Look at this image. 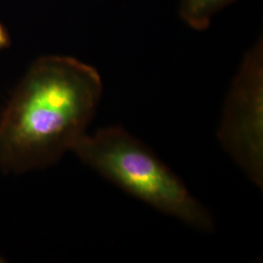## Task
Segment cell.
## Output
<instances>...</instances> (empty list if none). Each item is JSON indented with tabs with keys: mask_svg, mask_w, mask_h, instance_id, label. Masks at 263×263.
I'll list each match as a JSON object with an SVG mask.
<instances>
[{
	"mask_svg": "<svg viewBox=\"0 0 263 263\" xmlns=\"http://www.w3.org/2000/svg\"><path fill=\"white\" fill-rule=\"evenodd\" d=\"M102 94L93 66L70 57L38 59L0 116V168L40 169L73 151Z\"/></svg>",
	"mask_w": 263,
	"mask_h": 263,
	"instance_id": "6da1fadb",
	"label": "cell"
},
{
	"mask_svg": "<svg viewBox=\"0 0 263 263\" xmlns=\"http://www.w3.org/2000/svg\"><path fill=\"white\" fill-rule=\"evenodd\" d=\"M82 162L124 191L193 228H215L210 212L144 143L120 127L85 135L73 151Z\"/></svg>",
	"mask_w": 263,
	"mask_h": 263,
	"instance_id": "7a4b0ae2",
	"label": "cell"
},
{
	"mask_svg": "<svg viewBox=\"0 0 263 263\" xmlns=\"http://www.w3.org/2000/svg\"><path fill=\"white\" fill-rule=\"evenodd\" d=\"M222 147L254 184H263V44L249 50L226 98L217 132Z\"/></svg>",
	"mask_w": 263,
	"mask_h": 263,
	"instance_id": "3957f363",
	"label": "cell"
},
{
	"mask_svg": "<svg viewBox=\"0 0 263 263\" xmlns=\"http://www.w3.org/2000/svg\"><path fill=\"white\" fill-rule=\"evenodd\" d=\"M236 0H180L179 16L195 30H205L217 12Z\"/></svg>",
	"mask_w": 263,
	"mask_h": 263,
	"instance_id": "277c9868",
	"label": "cell"
},
{
	"mask_svg": "<svg viewBox=\"0 0 263 263\" xmlns=\"http://www.w3.org/2000/svg\"><path fill=\"white\" fill-rule=\"evenodd\" d=\"M8 44H9L8 35L4 30V28H2V26L0 25V49L6 47Z\"/></svg>",
	"mask_w": 263,
	"mask_h": 263,
	"instance_id": "5b68a950",
	"label": "cell"
}]
</instances>
